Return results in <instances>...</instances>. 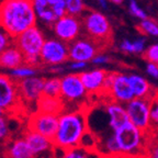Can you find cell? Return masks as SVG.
Segmentation results:
<instances>
[{"mask_svg": "<svg viewBox=\"0 0 158 158\" xmlns=\"http://www.w3.org/2000/svg\"><path fill=\"white\" fill-rule=\"evenodd\" d=\"M88 132V118L86 112L82 110L63 111L58 115L56 133L52 138L53 145L60 151L80 147Z\"/></svg>", "mask_w": 158, "mask_h": 158, "instance_id": "obj_1", "label": "cell"}, {"mask_svg": "<svg viewBox=\"0 0 158 158\" xmlns=\"http://www.w3.org/2000/svg\"><path fill=\"white\" fill-rule=\"evenodd\" d=\"M36 22L31 0H3L0 5V27L12 39Z\"/></svg>", "mask_w": 158, "mask_h": 158, "instance_id": "obj_2", "label": "cell"}, {"mask_svg": "<svg viewBox=\"0 0 158 158\" xmlns=\"http://www.w3.org/2000/svg\"><path fill=\"white\" fill-rule=\"evenodd\" d=\"M121 158L144 155L148 134L142 132L130 122L112 132Z\"/></svg>", "mask_w": 158, "mask_h": 158, "instance_id": "obj_3", "label": "cell"}, {"mask_svg": "<svg viewBox=\"0 0 158 158\" xmlns=\"http://www.w3.org/2000/svg\"><path fill=\"white\" fill-rule=\"evenodd\" d=\"M102 94L109 96L110 101L118 102L123 106L133 100L134 94L128 82L127 75L116 72L108 73Z\"/></svg>", "mask_w": 158, "mask_h": 158, "instance_id": "obj_4", "label": "cell"}, {"mask_svg": "<svg viewBox=\"0 0 158 158\" xmlns=\"http://www.w3.org/2000/svg\"><path fill=\"white\" fill-rule=\"evenodd\" d=\"M127 120L135 127L146 134H151V99L134 98L124 106Z\"/></svg>", "mask_w": 158, "mask_h": 158, "instance_id": "obj_5", "label": "cell"}, {"mask_svg": "<svg viewBox=\"0 0 158 158\" xmlns=\"http://www.w3.org/2000/svg\"><path fill=\"white\" fill-rule=\"evenodd\" d=\"M44 42V33L37 25L30 27L13 39V44L22 52V54L24 55V59L40 57V53Z\"/></svg>", "mask_w": 158, "mask_h": 158, "instance_id": "obj_6", "label": "cell"}, {"mask_svg": "<svg viewBox=\"0 0 158 158\" xmlns=\"http://www.w3.org/2000/svg\"><path fill=\"white\" fill-rule=\"evenodd\" d=\"M81 25L88 37L99 43H106L111 36V25L104 15L99 11H89L84 17Z\"/></svg>", "mask_w": 158, "mask_h": 158, "instance_id": "obj_7", "label": "cell"}, {"mask_svg": "<svg viewBox=\"0 0 158 158\" xmlns=\"http://www.w3.org/2000/svg\"><path fill=\"white\" fill-rule=\"evenodd\" d=\"M36 21L53 25L59 18L66 15L64 0H31Z\"/></svg>", "mask_w": 158, "mask_h": 158, "instance_id": "obj_8", "label": "cell"}, {"mask_svg": "<svg viewBox=\"0 0 158 158\" xmlns=\"http://www.w3.org/2000/svg\"><path fill=\"white\" fill-rule=\"evenodd\" d=\"M100 44L88 36L78 37L68 45V59L88 64L101 51Z\"/></svg>", "mask_w": 158, "mask_h": 158, "instance_id": "obj_9", "label": "cell"}, {"mask_svg": "<svg viewBox=\"0 0 158 158\" xmlns=\"http://www.w3.org/2000/svg\"><path fill=\"white\" fill-rule=\"evenodd\" d=\"M17 81L10 76L0 74V109L5 113H15L21 106Z\"/></svg>", "mask_w": 158, "mask_h": 158, "instance_id": "obj_10", "label": "cell"}, {"mask_svg": "<svg viewBox=\"0 0 158 158\" xmlns=\"http://www.w3.org/2000/svg\"><path fill=\"white\" fill-rule=\"evenodd\" d=\"M41 63L49 66H58L68 59V45L58 39H47L40 53Z\"/></svg>", "mask_w": 158, "mask_h": 158, "instance_id": "obj_11", "label": "cell"}, {"mask_svg": "<svg viewBox=\"0 0 158 158\" xmlns=\"http://www.w3.org/2000/svg\"><path fill=\"white\" fill-rule=\"evenodd\" d=\"M79 74H68L60 78V100L68 103H78L87 96Z\"/></svg>", "mask_w": 158, "mask_h": 158, "instance_id": "obj_12", "label": "cell"}, {"mask_svg": "<svg viewBox=\"0 0 158 158\" xmlns=\"http://www.w3.org/2000/svg\"><path fill=\"white\" fill-rule=\"evenodd\" d=\"M58 125V115L57 114L43 113L36 111L30 115L27 121V130L35 132L47 138L52 139L56 133Z\"/></svg>", "mask_w": 158, "mask_h": 158, "instance_id": "obj_13", "label": "cell"}, {"mask_svg": "<svg viewBox=\"0 0 158 158\" xmlns=\"http://www.w3.org/2000/svg\"><path fill=\"white\" fill-rule=\"evenodd\" d=\"M53 32L56 39L67 43L78 39L81 33V21L77 17L65 15L53 23Z\"/></svg>", "mask_w": 158, "mask_h": 158, "instance_id": "obj_14", "label": "cell"}, {"mask_svg": "<svg viewBox=\"0 0 158 158\" xmlns=\"http://www.w3.org/2000/svg\"><path fill=\"white\" fill-rule=\"evenodd\" d=\"M44 79L42 77H30L17 81L18 94L21 103H36L43 96Z\"/></svg>", "mask_w": 158, "mask_h": 158, "instance_id": "obj_15", "label": "cell"}, {"mask_svg": "<svg viewBox=\"0 0 158 158\" xmlns=\"http://www.w3.org/2000/svg\"><path fill=\"white\" fill-rule=\"evenodd\" d=\"M108 72L104 69L94 68L91 70H87L79 74L80 80L89 94H103L104 81H106Z\"/></svg>", "mask_w": 158, "mask_h": 158, "instance_id": "obj_16", "label": "cell"}, {"mask_svg": "<svg viewBox=\"0 0 158 158\" xmlns=\"http://www.w3.org/2000/svg\"><path fill=\"white\" fill-rule=\"evenodd\" d=\"M23 138L27 142V146L32 152L34 158H40L43 157L46 154L54 153L55 147L53 145V142L51 138H47L45 136L41 135V134L29 131V130L24 133Z\"/></svg>", "mask_w": 158, "mask_h": 158, "instance_id": "obj_17", "label": "cell"}, {"mask_svg": "<svg viewBox=\"0 0 158 158\" xmlns=\"http://www.w3.org/2000/svg\"><path fill=\"white\" fill-rule=\"evenodd\" d=\"M104 111H106V118H108V120H106L108 126L111 130V132L115 131L128 122L125 108L123 104L109 100L104 106Z\"/></svg>", "mask_w": 158, "mask_h": 158, "instance_id": "obj_18", "label": "cell"}, {"mask_svg": "<svg viewBox=\"0 0 158 158\" xmlns=\"http://www.w3.org/2000/svg\"><path fill=\"white\" fill-rule=\"evenodd\" d=\"M128 82L133 91L134 98L139 99H151L156 92L158 91L148 82L147 79H145L143 76L137 74H130L127 75Z\"/></svg>", "mask_w": 158, "mask_h": 158, "instance_id": "obj_19", "label": "cell"}, {"mask_svg": "<svg viewBox=\"0 0 158 158\" xmlns=\"http://www.w3.org/2000/svg\"><path fill=\"white\" fill-rule=\"evenodd\" d=\"M3 156L5 158H34L23 136L8 141L5 144Z\"/></svg>", "mask_w": 158, "mask_h": 158, "instance_id": "obj_20", "label": "cell"}, {"mask_svg": "<svg viewBox=\"0 0 158 158\" xmlns=\"http://www.w3.org/2000/svg\"><path fill=\"white\" fill-rule=\"evenodd\" d=\"M24 64V55L13 43L0 54V67L11 70Z\"/></svg>", "mask_w": 158, "mask_h": 158, "instance_id": "obj_21", "label": "cell"}, {"mask_svg": "<svg viewBox=\"0 0 158 158\" xmlns=\"http://www.w3.org/2000/svg\"><path fill=\"white\" fill-rule=\"evenodd\" d=\"M64 102L60 98H51L42 96L36 102V111L49 114H59L64 111Z\"/></svg>", "mask_w": 158, "mask_h": 158, "instance_id": "obj_22", "label": "cell"}, {"mask_svg": "<svg viewBox=\"0 0 158 158\" xmlns=\"http://www.w3.org/2000/svg\"><path fill=\"white\" fill-rule=\"evenodd\" d=\"M43 96L51 97V98H59L60 96V78L52 77V78L44 79Z\"/></svg>", "mask_w": 158, "mask_h": 158, "instance_id": "obj_23", "label": "cell"}, {"mask_svg": "<svg viewBox=\"0 0 158 158\" xmlns=\"http://www.w3.org/2000/svg\"><path fill=\"white\" fill-rule=\"evenodd\" d=\"M36 73H37L36 68L24 64V65H21V66L17 67V68H15V69H11V70H10V77H11L13 80H15V81H19V80H22V79L34 77L35 75H36Z\"/></svg>", "mask_w": 158, "mask_h": 158, "instance_id": "obj_24", "label": "cell"}, {"mask_svg": "<svg viewBox=\"0 0 158 158\" xmlns=\"http://www.w3.org/2000/svg\"><path fill=\"white\" fill-rule=\"evenodd\" d=\"M151 134H158V91L151 98Z\"/></svg>", "mask_w": 158, "mask_h": 158, "instance_id": "obj_25", "label": "cell"}, {"mask_svg": "<svg viewBox=\"0 0 158 158\" xmlns=\"http://www.w3.org/2000/svg\"><path fill=\"white\" fill-rule=\"evenodd\" d=\"M66 15L77 17L81 15L85 10L84 0H64Z\"/></svg>", "mask_w": 158, "mask_h": 158, "instance_id": "obj_26", "label": "cell"}, {"mask_svg": "<svg viewBox=\"0 0 158 158\" xmlns=\"http://www.w3.org/2000/svg\"><path fill=\"white\" fill-rule=\"evenodd\" d=\"M144 156L145 158H158V134H148Z\"/></svg>", "mask_w": 158, "mask_h": 158, "instance_id": "obj_27", "label": "cell"}, {"mask_svg": "<svg viewBox=\"0 0 158 158\" xmlns=\"http://www.w3.org/2000/svg\"><path fill=\"white\" fill-rule=\"evenodd\" d=\"M138 29L142 33L146 35L155 37L158 36V23H156L155 21L151 19L142 20L139 25H138Z\"/></svg>", "mask_w": 158, "mask_h": 158, "instance_id": "obj_28", "label": "cell"}, {"mask_svg": "<svg viewBox=\"0 0 158 158\" xmlns=\"http://www.w3.org/2000/svg\"><path fill=\"white\" fill-rule=\"evenodd\" d=\"M59 158H91L90 152L82 147H76L67 151H62V155Z\"/></svg>", "mask_w": 158, "mask_h": 158, "instance_id": "obj_29", "label": "cell"}, {"mask_svg": "<svg viewBox=\"0 0 158 158\" xmlns=\"http://www.w3.org/2000/svg\"><path fill=\"white\" fill-rule=\"evenodd\" d=\"M11 130L9 126V120L8 116L5 115L0 118V145H3L10 139Z\"/></svg>", "mask_w": 158, "mask_h": 158, "instance_id": "obj_30", "label": "cell"}, {"mask_svg": "<svg viewBox=\"0 0 158 158\" xmlns=\"http://www.w3.org/2000/svg\"><path fill=\"white\" fill-rule=\"evenodd\" d=\"M128 10H130V12H131L134 17L139 19L141 21L142 20L147 19L146 12L139 7V5L136 2V0H130V1H128Z\"/></svg>", "mask_w": 158, "mask_h": 158, "instance_id": "obj_31", "label": "cell"}, {"mask_svg": "<svg viewBox=\"0 0 158 158\" xmlns=\"http://www.w3.org/2000/svg\"><path fill=\"white\" fill-rule=\"evenodd\" d=\"M144 57L148 60V63H154L158 65V44L151 45L145 49L144 52Z\"/></svg>", "mask_w": 158, "mask_h": 158, "instance_id": "obj_32", "label": "cell"}, {"mask_svg": "<svg viewBox=\"0 0 158 158\" xmlns=\"http://www.w3.org/2000/svg\"><path fill=\"white\" fill-rule=\"evenodd\" d=\"M13 43V39L0 27V54Z\"/></svg>", "mask_w": 158, "mask_h": 158, "instance_id": "obj_33", "label": "cell"}, {"mask_svg": "<svg viewBox=\"0 0 158 158\" xmlns=\"http://www.w3.org/2000/svg\"><path fill=\"white\" fill-rule=\"evenodd\" d=\"M132 43H133V54H142L145 52V37H138V39L132 41Z\"/></svg>", "mask_w": 158, "mask_h": 158, "instance_id": "obj_34", "label": "cell"}, {"mask_svg": "<svg viewBox=\"0 0 158 158\" xmlns=\"http://www.w3.org/2000/svg\"><path fill=\"white\" fill-rule=\"evenodd\" d=\"M146 73L151 77L157 79L158 78V65L154 63H147L146 65Z\"/></svg>", "mask_w": 158, "mask_h": 158, "instance_id": "obj_35", "label": "cell"}, {"mask_svg": "<svg viewBox=\"0 0 158 158\" xmlns=\"http://www.w3.org/2000/svg\"><path fill=\"white\" fill-rule=\"evenodd\" d=\"M110 62V57L108 55H104V54H100L99 53L98 55L94 57V59L91 60L92 64H96V65H104L106 63Z\"/></svg>", "mask_w": 158, "mask_h": 158, "instance_id": "obj_36", "label": "cell"}, {"mask_svg": "<svg viewBox=\"0 0 158 158\" xmlns=\"http://www.w3.org/2000/svg\"><path fill=\"white\" fill-rule=\"evenodd\" d=\"M69 67H70V69H73V70H76V72H78V70H82V69L86 68V67H87V63L72 62V64L69 65Z\"/></svg>", "mask_w": 158, "mask_h": 158, "instance_id": "obj_37", "label": "cell"}, {"mask_svg": "<svg viewBox=\"0 0 158 158\" xmlns=\"http://www.w3.org/2000/svg\"><path fill=\"white\" fill-rule=\"evenodd\" d=\"M97 3L102 9H106L108 8V0H97Z\"/></svg>", "mask_w": 158, "mask_h": 158, "instance_id": "obj_38", "label": "cell"}, {"mask_svg": "<svg viewBox=\"0 0 158 158\" xmlns=\"http://www.w3.org/2000/svg\"><path fill=\"white\" fill-rule=\"evenodd\" d=\"M51 70L54 73H62V72H64V68L60 67V65H58V66H52Z\"/></svg>", "mask_w": 158, "mask_h": 158, "instance_id": "obj_39", "label": "cell"}, {"mask_svg": "<svg viewBox=\"0 0 158 158\" xmlns=\"http://www.w3.org/2000/svg\"><path fill=\"white\" fill-rule=\"evenodd\" d=\"M108 1H111L112 3H115V5H121L124 0H108Z\"/></svg>", "mask_w": 158, "mask_h": 158, "instance_id": "obj_40", "label": "cell"}, {"mask_svg": "<svg viewBox=\"0 0 158 158\" xmlns=\"http://www.w3.org/2000/svg\"><path fill=\"white\" fill-rule=\"evenodd\" d=\"M5 115H7V114L5 113V111H3V110H1V109H0V118H3Z\"/></svg>", "mask_w": 158, "mask_h": 158, "instance_id": "obj_41", "label": "cell"}, {"mask_svg": "<svg viewBox=\"0 0 158 158\" xmlns=\"http://www.w3.org/2000/svg\"><path fill=\"white\" fill-rule=\"evenodd\" d=\"M130 158H145L144 155H139V156H134V157H130Z\"/></svg>", "mask_w": 158, "mask_h": 158, "instance_id": "obj_42", "label": "cell"}]
</instances>
